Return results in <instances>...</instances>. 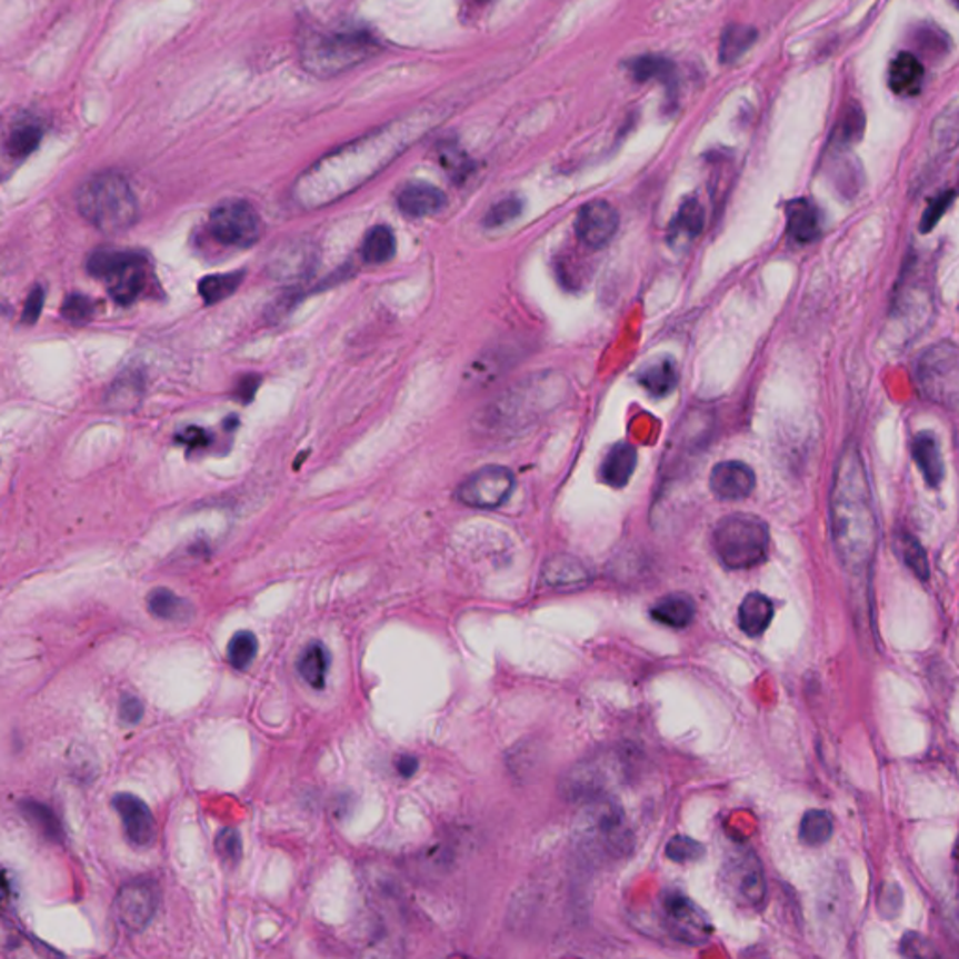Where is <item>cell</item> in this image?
<instances>
[{"label":"cell","instance_id":"6da1fadb","mask_svg":"<svg viewBox=\"0 0 959 959\" xmlns=\"http://www.w3.org/2000/svg\"><path fill=\"white\" fill-rule=\"evenodd\" d=\"M830 535L841 567L852 576L870 570L877 551V516L865 459L857 444L841 450L830 491Z\"/></svg>","mask_w":959,"mask_h":959},{"label":"cell","instance_id":"7a4b0ae2","mask_svg":"<svg viewBox=\"0 0 959 959\" xmlns=\"http://www.w3.org/2000/svg\"><path fill=\"white\" fill-rule=\"evenodd\" d=\"M379 49L381 42L368 27L334 23L306 30L300 40V62L313 76L332 78L362 64Z\"/></svg>","mask_w":959,"mask_h":959},{"label":"cell","instance_id":"3957f363","mask_svg":"<svg viewBox=\"0 0 959 959\" xmlns=\"http://www.w3.org/2000/svg\"><path fill=\"white\" fill-rule=\"evenodd\" d=\"M78 209L90 226L102 233L128 231L139 218L138 197L124 177L100 173L79 186Z\"/></svg>","mask_w":959,"mask_h":959},{"label":"cell","instance_id":"277c9868","mask_svg":"<svg viewBox=\"0 0 959 959\" xmlns=\"http://www.w3.org/2000/svg\"><path fill=\"white\" fill-rule=\"evenodd\" d=\"M712 546L723 567L750 570L769 557V527L751 513H731L716 525Z\"/></svg>","mask_w":959,"mask_h":959},{"label":"cell","instance_id":"5b68a950","mask_svg":"<svg viewBox=\"0 0 959 959\" xmlns=\"http://www.w3.org/2000/svg\"><path fill=\"white\" fill-rule=\"evenodd\" d=\"M579 811L576 830L579 846L592 857H619L632 841L625 813L613 799L590 800Z\"/></svg>","mask_w":959,"mask_h":959},{"label":"cell","instance_id":"8992f818","mask_svg":"<svg viewBox=\"0 0 959 959\" xmlns=\"http://www.w3.org/2000/svg\"><path fill=\"white\" fill-rule=\"evenodd\" d=\"M87 270L96 280L106 281L114 302L130 306L143 294L149 283L147 257L130 250H98L89 257Z\"/></svg>","mask_w":959,"mask_h":959},{"label":"cell","instance_id":"52a82bcc","mask_svg":"<svg viewBox=\"0 0 959 959\" xmlns=\"http://www.w3.org/2000/svg\"><path fill=\"white\" fill-rule=\"evenodd\" d=\"M721 882L727 895L740 907L757 909L767 900V877L756 852L748 847H735L721 865Z\"/></svg>","mask_w":959,"mask_h":959},{"label":"cell","instance_id":"ba28073f","mask_svg":"<svg viewBox=\"0 0 959 959\" xmlns=\"http://www.w3.org/2000/svg\"><path fill=\"white\" fill-rule=\"evenodd\" d=\"M626 767L619 756L592 757L576 765L562 780L560 791L568 800L585 805L609 797V791L625 780Z\"/></svg>","mask_w":959,"mask_h":959},{"label":"cell","instance_id":"9c48e42d","mask_svg":"<svg viewBox=\"0 0 959 959\" xmlns=\"http://www.w3.org/2000/svg\"><path fill=\"white\" fill-rule=\"evenodd\" d=\"M923 393L942 406L959 409V349L952 343H937L923 352L917 366Z\"/></svg>","mask_w":959,"mask_h":959},{"label":"cell","instance_id":"30bf717a","mask_svg":"<svg viewBox=\"0 0 959 959\" xmlns=\"http://www.w3.org/2000/svg\"><path fill=\"white\" fill-rule=\"evenodd\" d=\"M549 411L546 387L516 388L505 398L493 403L483 423L491 433H516L518 429L531 426L538 417Z\"/></svg>","mask_w":959,"mask_h":959},{"label":"cell","instance_id":"8fae6325","mask_svg":"<svg viewBox=\"0 0 959 959\" xmlns=\"http://www.w3.org/2000/svg\"><path fill=\"white\" fill-rule=\"evenodd\" d=\"M209 231L221 244L250 248L261 239L262 220L246 201L231 199L218 204L209 218Z\"/></svg>","mask_w":959,"mask_h":959},{"label":"cell","instance_id":"7c38bea8","mask_svg":"<svg viewBox=\"0 0 959 959\" xmlns=\"http://www.w3.org/2000/svg\"><path fill=\"white\" fill-rule=\"evenodd\" d=\"M663 928L675 941L698 947L709 941L715 933V923L707 912L680 892H669L663 898Z\"/></svg>","mask_w":959,"mask_h":959},{"label":"cell","instance_id":"4fadbf2b","mask_svg":"<svg viewBox=\"0 0 959 959\" xmlns=\"http://www.w3.org/2000/svg\"><path fill=\"white\" fill-rule=\"evenodd\" d=\"M516 488V477L507 467L488 466L472 472L458 488V499L466 507L477 510H493L510 499Z\"/></svg>","mask_w":959,"mask_h":959},{"label":"cell","instance_id":"5bb4252c","mask_svg":"<svg viewBox=\"0 0 959 959\" xmlns=\"http://www.w3.org/2000/svg\"><path fill=\"white\" fill-rule=\"evenodd\" d=\"M158 907H160V888L150 879H133L126 882L114 900V911L119 922L133 933H141L149 928Z\"/></svg>","mask_w":959,"mask_h":959},{"label":"cell","instance_id":"9a60e30c","mask_svg":"<svg viewBox=\"0 0 959 959\" xmlns=\"http://www.w3.org/2000/svg\"><path fill=\"white\" fill-rule=\"evenodd\" d=\"M619 212L608 201H590L579 210L576 220V234L585 246L602 250L615 239L619 231Z\"/></svg>","mask_w":959,"mask_h":959},{"label":"cell","instance_id":"2e32d148","mask_svg":"<svg viewBox=\"0 0 959 959\" xmlns=\"http://www.w3.org/2000/svg\"><path fill=\"white\" fill-rule=\"evenodd\" d=\"M111 805L122 821V829L131 846L144 849L154 843L156 819L143 799L131 792H119L114 795Z\"/></svg>","mask_w":959,"mask_h":959},{"label":"cell","instance_id":"e0dca14e","mask_svg":"<svg viewBox=\"0 0 959 959\" xmlns=\"http://www.w3.org/2000/svg\"><path fill=\"white\" fill-rule=\"evenodd\" d=\"M316 248L304 240L283 242L269 259V272L281 281L302 280L316 269Z\"/></svg>","mask_w":959,"mask_h":959},{"label":"cell","instance_id":"ac0fdd59","mask_svg":"<svg viewBox=\"0 0 959 959\" xmlns=\"http://www.w3.org/2000/svg\"><path fill=\"white\" fill-rule=\"evenodd\" d=\"M709 483L721 501H742L756 489V472L742 461H721L710 472Z\"/></svg>","mask_w":959,"mask_h":959},{"label":"cell","instance_id":"d6986e66","mask_svg":"<svg viewBox=\"0 0 959 959\" xmlns=\"http://www.w3.org/2000/svg\"><path fill=\"white\" fill-rule=\"evenodd\" d=\"M398 207L409 218L436 216L447 207V196L428 182H411L398 196Z\"/></svg>","mask_w":959,"mask_h":959},{"label":"cell","instance_id":"ffe728a7","mask_svg":"<svg viewBox=\"0 0 959 959\" xmlns=\"http://www.w3.org/2000/svg\"><path fill=\"white\" fill-rule=\"evenodd\" d=\"M787 234L797 244L816 242L822 233L821 212L810 199H795L787 204Z\"/></svg>","mask_w":959,"mask_h":959},{"label":"cell","instance_id":"44dd1931","mask_svg":"<svg viewBox=\"0 0 959 959\" xmlns=\"http://www.w3.org/2000/svg\"><path fill=\"white\" fill-rule=\"evenodd\" d=\"M926 68L911 51H900L888 66V87L898 96H917L922 90Z\"/></svg>","mask_w":959,"mask_h":959},{"label":"cell","instance_id":"7402d4cb","mask_svg":"<svg viewBox=\"0 0 959 959\" xmlns=\"http://www.w3.org/2000/svg\"><path fill=\"white\" fill-rule=\"evenodd\" d=\"M912 459L930 488H939L945 478L941 448L930 431H920L911 444Z\"/></svg>","mask_w":959,"mask_h":959},{"label":"cell","instance_id":"603a6c76","mask_svg":"<svg viewBox=\"0 0 959 959\" xmlns=\"http://www.w3.org/2000/svg\"><path fill=\"white\" fill-rule=\"evenodd\" d=\"M636 466H638L636 448L628 442H617L603 456L600 477L611 488H625L626 483L630 482Z\"/></svg>","mask_w":959,"mask_h":959},{"label":"cell","instance_id":"cb8c5ba5","mask_svg":"<svg viewBox=\"0 0 959 959\" xmlns=\"http://www.w3.org/2000/svg\"><path fill=\"white\" fill-rule=\"evenodd\" d=\"M589 570L585 568L581 560L570 555H557L553 559L546 560L543 567V581L555 589H576L583 587L589 581Z\"/></svg>","mask_w":959,"mask_h":959},{"label":"cell","instance_id":"d4e9b609","mask_svg":"<svg viewBox=\"0 0 959 959\" xmlns=\"http://www.w3.org/2000/svg\"><path fill=\"white\" fill-rule=\"evenodd\" d=\"M703 207H701V203H699L696 197H688L685 203L680 204L679 212L675 216V220L671 221L669 242L673 246L686 248V246L691 244L693 240L698 239L701 231H703Z\"/></svg>","mask_w":959,"mask_h":959},{"label":"cell","instance_id":"484cf974","mask_svg":"<svg viewBox=\"0 0 959 959\" xmlns=\"http://www.w3.org/2000/svg\"><path fill=\"white\" fill-rule=\"evenodd\" d=\"M772 619H775V603L761 592H750L740 603V630L750 638L763 636L769 630Z\"/></svg>","mask_w":959,"mask_h":959},{"label":"cell","instance_id":"4316f807","mask_svg":"<svg viewBox=\"0 0 959 959\" xmlns=\"http://www.w3.org/2000/svg\"><path fill=\"white\" fill-rule=\"evenodd\" d=\"M866 130V114L858 103H849L841 111L840 119L836 122L832 136H830L827 150L835 152H851L852 147L862 139Z\"/></svg>","mask_w":959,"mask_h":959},{"label":"cell","instance_id":"83f0119b","mask_svg":"<svg viewBox=\"0 0 959 959\" xmlns=\"http://www.w3.org/2000/svg\"><path fill=\"white\" fill-rule=\"evenodd\" d=\"M4 948L10 959H64L62 953L37 937L24 933L19 926L4 922Z\"/></svg>","mask_w":959,"mask_h":959},{"label":"cell","instance_id":"f1b7e54d","mask_svg":"<svg viewBox=\"0 0 959 959\" xmlns=\"http://www.w3.org/2000/svg\"><path fill=\"white\" fill-rule=\"evenodd\" d=\"M650 617L658 625L668 626V628H686L691 625V620L696 619V603L686 595H669L658 600L650 609Z\"/></svg>","mask_w":959,"mask_h":959},{"label":"cell","instance_id":"f546056e","mask_svg":"<svg viewBox=\"0 0 959 959\" xmlns=\"http://www.w3.org/2000/svg\"><path fill=\"white\" fill-rule=\"evenodd\" d=\"M330 660H332V658H330V652H328L324 643H321V641H311V643L306 645L304 650L300 652L299 661H297V669H299L300 677H302L311 688L322 690V688H324V682H327Z\"/></svg>","mask_w":959,"mask_h":959},{"label":"cell","instance_id":"4dcf8cb0","mask_svg":"<svg viewBox=\"0 0 959 959\" xmlns=\"http://www.w3.org/2000/svg\"><path fill=\"white\" fill-rule=\"evenodd\" d=\"M710 423L709 418H703L701 414L685 418V422L680 423L679 441L673 444V453L677 456V466L680 461L685 463L686 459H691L690 456L699 453V448L703 447L709 439Z\"/></svg>","mask_w":959,"mask_h":959},{"label":"cell","instance_id":"1f68e13d","mask_svg":"<svg viewBox=\"0 0 959 959\" xmlns=\"http://www.w3.org/2000/svg\"><path fill=\"white\" fill-rule=\"evenodd\" d=\"M19 811L46 840L57 841V843L64 841V829L60 825V819L48 805L24 799L19 802Z\"/></svg>","mask_w":959,"mask_h":959},{"label":"cell","instance_id":"d6a6232c","mask_svg":"<svg viewBox=\"0 0 959 959\" xmlns=\"http://www.w3.org/2000/svg\"><path fill=\"white\" fill-rule=\"evenodd\" d=\"M149 611L156 619L186 622L193 617V606L184 598L177 597L173 590L154 589L149 595Z\"/></svg>","mask_w":959,"mask_h":959},{"label":"cell","instance_id":"836d02e7","mask_svg":"<svg viewBox=\"0 0 959 959\" xmlns=\"http://www.w3.org/2000/svg\"><path fill=\"white\" fill-rule=\"evenodd\" d=\"M639 384L655 398H663L668 393L673 392L677 382H679V371L675 366L673 360H660V362L650 363L649 368H645L639 373Z\"/></svg>","mask_w":959,"mask_h":959},{"label":"cell","instance_id":"e575fe53","mask_svg":"<svg viewBox=\"0 0 959 959\" xmlns=\"http://www.w3.org/2000/svg\"><path fill=\"white\" fill-rule=\"evenodd\" d=\"M43 126L37 119H21L13 122L10 138H8L7 149L16 160H23L27 156L32 154L38 149V144L42 143Z\"/></svg>","mask_w":959,"mask_h":959},{"label":"cell","instance_id":"d590c367","mask_svg":"<svg viewBox=\"0 0 959 959\" xmlns=\"http://www.w3.org/2000/svg\"><path fill=\"white\" fill-rule=\"evenodd\" d=\"M835 835V821L829 811H806L799 827V838L805 846L821 847Z\"/></svg>","mask_w":959,"mask_h":959},{"label":"cell","instance_id":"8d00e7d4","mask_svg":"<svg viewBox=\"0 0 959 959\" xmlns=\"http://www.w3.org/2000/svg\"><path fill=\"white\" fill-rule=\"evenodd\" d=\"M757 30L746 24H729L720 40V60L731 64L756 43Z\"/></svg>","mask_w":959,"mask_h":959},{"label":"cell","instance_id":"74e56055","mask_svg":"<svg viewBox=\"0 0 959 959\" xmlns=\"http://www.w3.org/2000/svg\"><path fill=\"white\" fill-rule=\"evenodd\" d=\"M628 70L638 81H660L663 84H673L675 73H677L671 60L656 57V54H647V57L630 60Z\"/></svg>","mask_w":959,"mask_h":959},{"label":"cell","instance_id":"f35d334b","mask_svg":"<svg viewBox=\"0 0 959 959\" xmlns=\"http://www.w3.org/2000/svg\"><path fill=\"white\" fill-rule=\"evenodd\" d=\"M396 256V237L387 226H377L366 234L362 244V259L370 264H382Z\"/></svg>","mask_w":959,"mask_h":959},{"label":"cell","instance_id":"ab89813d","mask_svg":"<svg viewBox=\"0 0 959 959\" xmlns=\"http://www.w3.org/2000/svg\"><path fill=\"white\" fill-rule=\"evenodd\" d=\"M141 393H143V381H141V377H139L136 371L122 373V376L114 381L113 387L109 388L108 406L113 407V409H119V411L133 409V407L138 406Z\"/></svg>","mask_w":959,"mask_h":959},{"label":"cell","instance_id":"60d3db41","mask_svg":"<svg viewBox=\"0 0 959 959\" xmlns=\"http://www.w3.org/2000/svg\"><path fill=\"white\" fill-rule=\"evenodd\" d=\"M242 280H244V272L207 276L199 283V294L203 297L207 304H218L227 297H231L239 289Z\"/></svg>","mask_w":959,"mask_h":959},{"label":"cell","instance_id":"b9f144b4","mask_svg":"<svg viewBox=\"0 0 959 959\" xmlns=\"http://www.w3.org/2000/svg\"><path fill=\"white\" fill-rule=\"evenodd\" d=\"M257 649H259V641L256 633L248 630L237 632L227 645V661L231 663V668L244 671L250 668L251 661L256 660Z\"/></svg>","mask_w":959,"mask_h":959},{"label":"cell","instance_id":"7bdbcfd3","mask_svg":"<svg viewBox=\"0 0 959 959\" xmlns=\"http://www.w3.org/2000/svg\"><path fill=\"white\" fill-rule=\"evenodd\" d=\"M896 548H898V555H900L901 560L906 562V567L918 579L926 581V579L930 578V562H928L926 551H923L917 538L909 537V535H900L898 542H896Z\"/></svg>","mask_w":959,"mask_h":959},{"label":"cell","instance_id":"ee69618b","mask_svg":"<svg viewBox=\"0 0 959 959\" xmlns=\"http://www.w3.org/2000/svg\"><path fill=\"white\" fill-rule=\"evenodd\" d=\"M214 849L223 866L227 868L239 866L242 858V840H240L239 830L231 827L221 829L216 836Z\"/></svg>","mask_w":959,"mask_h":959},{"label":"cell","instance_id":"f6af8a7d","mask_svg":"<svg viewBox=\"0 0 959 959\" xmlns=\"http://www.w3.org/2000/svg\"><path fill=\"white\" fill-rule=\"evenodd\" d=\"M703 843H699L698 840L688 838V836H675L673 840H669L668 846H666V857L673 862H679V865L696 862L699 858H703Z\"/></svg>","mask_w":959,"mask_h":959},{"label":"cell","instance_id":"bcb514c9","mask_svg":"<svg viewBox=\"0 0 959 959\" xmlns=\"http://www.w3.org/2000/svg\"><path fill=\"white\" fill-rule=\"evenodd\" d=\"M900 952L907 959H945L941 952L937 950L933 941H930L922 933H918V931H909V933L901 937Z\"/></svg>","mask_w":959,"mask_h":959},{"label":"cell","instance_id":"7dc6e473","mask_svg":"<svg viewBox=\"0 0 959 959\" xmlns=\"http://www.w3.org/2000/svg\"><path fill=\"white\" fill-rule=\"evenodd\" d=\"M96 313V302L84 294H70L66 297L64 304L60 308V316L72 324H84Z\"/></svg>","mask_w":959,"mask_h":959},{"label":"cell","instance_id":"c3c4849f","mask_svg":"<svg viewBox=\"0 0 959 959\" xmlns=\"http://www.w3.org/2000/svg\"><path fill=\"white\" fill-rule=\"evenodd\" d=\"M877 909H879V915L887 920H895V918L900 917L901 909H903V890L898 882H882Z\"/></svg>","mask_w":959,"mask_h":959},{"label":"cell","instance_id":"681fc988","mask_svg":"<svg viewBox=\"0 0 959 959\" xmlns=\"http://www.w3.org/2000/svg\"><path fill=\"white\" fill-rule=\"evenodd\" d=\"M958 197V191L948 190L942 191L939 196L933 197L931 199L930 204H928V209L923 212L922 221H920V229H922V233H930L931 229L939 223L945 212L950 209V204L953 203V199Z\"/></svg>","mask_w":959,"mask_h":959},{"label":"cell","instance_id":"f907efd6","mask_svg":"<svg viewBox=\"0 0 959 959\" xmlns=\"http://www.w3.org/2000/svg\"><path fill=\"white\" fill-rule=\"evenodd\" d=\"M519 214H521V201L518 197H508L489 209L486 223L488 227L507 226L508 221H512Z\"/></svg>","mask_w":959,"mask_h":959},{"label":"cell","instance_id":"816d5d0a","mask_svg":"<svg viewBox=\"0 0 959 959\" xmlns=\"http://www.w3.org/2000/svg\"><path fill=\"white\" fill-rule=\"evenodd\" d=\"M931 136H933V143L939 144L941 149H948V147H952V144L958 143L959 141V113L958 114H945L941 119L937 120L936 126H933V131H931Z\"/></svg>","mask_w":959,"mask_h":959},{"label":"cell","instance_id":"f5cc1de1","mask_svg":"<svg viewBox=\"0 0 959 959\" xmlns=\"http://www.w3.org/2000/svg\"><path fill=\"white\" fill-rule=\"evenodd\" d=\"M441 163L442 168L448 169L453 177H463V173L469 169L466 152H461V149H458V147L442 149Z\"/></svg>","mask_w":959,"mask_h":959},{"label":"cell","instance_id":"db71d44e","mask_svg":"<svg viewBox=\"0 0 959 959\" xmlns=\"http://www.w3.org/2000/svg\"><path fill=\"white\" fill-rule=\"evenodd\" d=\"M144 707L138 696H124L120 699V720L128 726H136L143 718Z\"/></svg>","mask_w":959,"mask_h":959},{"label":"cell","instance_id":"11a10c76","mask_svg":"<svg viewBox=\"0 0 959 959\" xmlns=\"http://www.w3.org/2000/svg\"><path fill=\"white\" fill-rule=\"evenodd\" d=\"M43 300H46V291H43V287H34L32 291H30L29 299L24 302L23 308V322L27 324H34L38 321V317L42 313L43 310Z\"/></svg>","mask_w":959,"mask_h":959},{"label":"cell","instance_id":"9f6ffc18","mask_svg":"<svg viewBox=\"0 0 959 959\" xmlns=\"http://www.w3.org/2000/svg\"><path fill=\"white\" fill-rule=\"evenodd\" d=\"M177 439H179L182 444H186V447L203 448L209 447L210 441H212V436H210L209 431H204L203 428H197V426H188V428L180 431Z\"/></svg>","mask_w":959,"mask_h":959},{"label":"cell","instance_id":"6f0895ef","mask_svg":"<svg viewBox=\"0 0 959 959\" xmlns=\"http://www.w3.org/2000/svg\"><path fill=\"white\" fill-rule=\"evenodd\" d=\"M257 387H259V379L257 377H246L242 379L239 384V400L244 401V403H250L253 400V396H256Z\"/></svg>","mask_w":959,"mask_h":959},{"label":"cell","instance_id":"680465c9","mask_svg":"<svg viewBox=\"0 0 959 959\" xmlns=\"http://www.w3.org/2000/svg\"><path fill=\"white\" fill-rule=\"evenodd\" d=\"M396 767H398V772H400L403 778H411V776H414V772L418 770V759L412 756H401L400 759H398Z\"/></svg>","mask_w":959,"mask_h":959},{"label":"cell","instance_id":"91938a15","mask_svg":"<svg viewBox=\"0 0 959 959\" xmlns=\"http://www.w3.org/2000/svg\"><path fill=\"white\" fill-rule=\"evenodd\" d=\"M950 918H952L953 926H956L959 931V896L953 900L952 909H950Z\"/></svg>","mask_w":959,"mask_h":959}]
</instances>
